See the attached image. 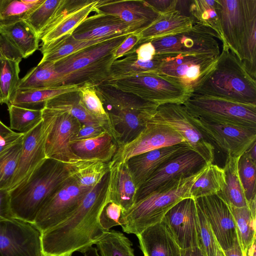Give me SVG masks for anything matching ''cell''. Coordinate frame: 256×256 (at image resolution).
Here are the masks:
<instances>
[{
  "label": "cell",
  "instance_id": "6da1fadb",
  "mask_svg": "<svg viewBox=\"0 0 256 256\" xmlns=\"http://www.w3.org/2000/svg\"><path fill=\"white\" fill-rule=\"evenodd\" d=\"M109 172L83 198L76 208L63 220L42 232L44 256H72L92 246L105 232L98 217L110 202Z\"/></svg>",
  "mask_w": 256,
  "mask_h": 256
},
{
  "label": "cell",
  "instance_id": "7a4b0ae2",
  "mask_svg": "<svg viewBox=\"0 0 256 256\" xmlns=\"http://www.w3.org/2000/svg\"><path fill=\"white\" fill-rule=\"evenodd\" d=\"M71 178L66 164L46 158L26 181L9 190L14 218L33 224L46 201Z\"/></svg>",
  "mask_w": 256,
  "mask_h": 256
},
{
  "label": "cell",
  "instance_id": "3957f363",
  "mask_svg": "<svg viewBox=\"0 0 256 256\" xmlns=\"http://www.w3.org/2000/svg\"><path fill=\"white\" fill-rule=\"evenodd\" d=\"M128 34L118 36L55 62L60 76L58 87L96 86L108 81L116 60L114 52Z\"/></svg>",
  "mask_w": 256,
  "mask_h": 256
},
{
  "label": "cell",
  "instance_id": "277c9868",
  "mask_svg": "<svg viewBox=\"0 0 256 256\" xmlns=\"http://www.w3.org/2000/svg\"><path fill=\"white\" fill-rule=\"evenodd\" d=\"M222 34L230 50L256 78V0H218Z\"/></svg>",
  "mask_w": 256,
  "mask_h": 256
},
{
  "label": "cell",
  "instance_id": "5b68a950",
  "mask_svg": "<svg viewBox=\"0 0 256 256\" xmlns=\"http://www.w3.org/2000/svg\"><path fill=\"white\" fill-rule=\"evenodd\" d=\"M207 164L194 174L167 183L136 201L120 218L124 232L136 235L160 222L166 214L181 200L191 198L190 190Z\"/></svg>",
  "mask_w": 256,
  "mask_h": 256
},
{
  "label": "cell",
  "instance_id": "8992f818",
  "mask_svg": "<svg viewBox=\"0 0 256 256\" xmlns=\"http://www.w3.org/2000/svg\"><path fill=\"white\" fill-rule=\"evenodd\" d=\"M95 88L119 136L118 146L134 138L158 107L154 103L104 83L96 86Z\"/></svg>",
  "mask_w": 256,
  "mask_h": 256
},
{
  "label": "cell",
  "instance_id": "52a82bcc",
  "mask_svg": "<svg viewBox=\"0 0 256 256\" xmlns=\"http://www.w3.org/2000/svg\"><path fill=\"white\" fill-rule=\"evenodd\" d=\"M194 94L256 105V80L229 48L222 46L215 68Z\"/></svg>",
  "mask_w": 256,
  "mask_h": 256
},
{
  "label": "cell",
  "instance_id": "ba28073f",
  "mask_svg": "<svg viewBox=\"0 0 256 256\" xmlns=\"http://www.w3.org/2000/svg\"><path fill=\"white\" fill-rule=\"evenodd\" d=\"M160 55L162 62L158 74L180 86L190 96L199 90L213 72L218 57L180 54Z\"/></svg>",
  "mask_w": 256,
  "mask_h": 256
},
{
  "label": "cell",
  "instance_id": "9c48e42d",
  "mask_svg": "<svg viewBox=\"0 0 256 256\" xmlns=\"http://www.w3.org/2000/svg\"><path fill=\"white\" fill-rule=\"evenodd\" d=\"M42 112L46 158L65 164L82 160L70 147V142L82 126L81 123L67 112L44 108Z\"/></svg>",
  "mask_w": 256,
  "mask_h": 256
},
{
  "label": "cell",
  "instance_id": "30bf717a",
  "mask_svg": "<svg viewBox=\"0 0 256 256\" xmlns=\"http://www.w3.org/2000/svg\"><path fill=\"white\" fill-rule=\"evenodd\" d=\"M183 104L192 115L208 121L256 128V105L197 94Z\"/></svg>",
  "mask_w": 256,
  "mask_h": 256
},
{
  "label": "cell",
  "instance_id": "8fae6325",
  "mask_svg": "<svg viewBox=\"0 0 256 256\" xmlns=\"http://www.w3.org/2000/svg\"><path fill=\"white\" fill-rule=\"evenodd\" d=\"M158 106L183 104L190 96L178 84L156 74H144L103 82Z\"/></svg>",
  "mask_w": 256,
  "mask_h": 256
},
{
  "label": "cell",
  "instance_id": "7c38bea8",
  "mask_svg": "<svg viewBox=\"0 0 256 256\" xmlns=\"http://www.w3.org/2000/svg\"><path fill=\"white\" fill-rule=\"evenodd\" d=\"M216 34L211 28L194 23L182 32L154 39L150 42L156 54L207 55L218 57L220 46Z\"/></svg>",
  "mask_w": 256,
  "mask_h": 256
},
{
  "label": "cell",
  "instance_id": "4fadbf2b",
  "mask_svg": "<svg viewBox=\"0 0 256 256\" xmlns=\"http://www.w3.org/2000/svg\"><path fill=\"white\" fill-rule=\"evenodd\" d=\"M148 120L170 126L208 164H213L214 146L194 124L190 113L183 104L169 103L160 105Z\"/></svg>",
  "mask_w": 256,
  "mask_h": 256
},
{
  "label": "cell",
  "instance_id": "5bb4252c",
  "mask_svg": "<svg viewBox=\"0 0 256 256\" xmlns=\"http://www.w3.org/2000/svg\"><path fill=\"white\" fill-rule=\"evenodd\" d=\"M190 116L199 130L226 155L239 158L256 142V128L212 122L192 114Z\"/></svg>",
  "mask_w": 256,
  "mask_h": 256
},
{
  "label": "cell",
  "instance_id": "9a60e30c",
  "mask_svg": "<svg viewBox=\"0 0 256 256\" xmlns=\"http://www.w3.org/2000/svg\"><path fill=\"white\" fill-rule=\"evenodd\" d=\"M186 144L184 138L170 126L148 120L144 130L132 140L118 146L110 167L118 162L150 150L170 146Z\"/></svg>",
  "mask_w": 256,
  "mask_h": 256
},
{
  "label": "cell",
  "instance_id": "2e32d148",
  "mask_svg": "<svg viewBox=\"0 0 256 256\" xmlns=\"http://www.w3.org/2000/svg\"><path fill=\"white\" fill-rule=\"evenodd\" d=\"M90 190L80 186L71 178L46 201L32 224L41 233L55 226L76 208Z\"/></svg>",
  "mask_w": 256,
  "mask_h": 256
},
{
  "label": "cell",
  "instance_id": "e0dca14e",
  "mask_svg": "<svg viewBox=\"0 0 256 256\" xmlns=\"http://www.w3.org/2000/svg\"><path fill=\"white\" fill-rule=\"evenodd\" d=\"M41 232L15 218L0 222V256H44Z\"/></svg>",
  "mask_w": 256,
  "mask_h": 256
},
{
  "label": "cell",
  "instance_id": "ac0fdd59",
  "mask_svg": "<svg viewBox=\"0 0 256 256\" xmlns=\"http://www.w3.org/2000/svg\"><path fill=\"white\" fill-rule=\"evenodd\" d=\"M99 0H60L51 18L39 36L41 44H46L75 29L92 12H96Z\"/></svg>",
  "mask_w": 256,
  "mask_h": 256
},
{
  "label": "cell",
  "instance_id": "d6986e66",
  "mask_svg": "<svg viewBox=\"0 0 256 256\" xmlns=\"http://www.w3.org/2000/svg\"><path fill=\"white\" fill-rule=\"evenodd\" d=\"M181 250L198 247V210L196 200L184 198L173 206L162 221Z\"/></svg>",
  "mask_w": 256,
  "mask_h": 256
},
{
  "label": "cell",
  "instance_id": "ffe728a7",
  "mask_svg": "<svg viewBox=\"0 0 256 256\" xmlns=\"http://www.w3.org/2000/svg\"><path fill=\"white\" fill-rule=\"evenodd\" d=\"M206 164L204 160L192 149L178 154L162 166L140 187L136 202L167 183L194 174Z\"/></svg>",
  "mask_w": 256,
  "mask_h": 256
},
{
  "label": "cell",
  "instance_id": "44dd1931",
  "mask_svg": "<svg viewBox=\"0 0 256 256\" xmlns=\"http://www.w3.org/2000/svg\"><path fill=\"white\" fill-rule=\"evenodd\" d=\"M222 250L231 248L237 238L235 222L228 206L216 194L195 199Z\"/></svg>",
  "mask_w": 256,
  "mask_h": 256
},
{
  "label": "cell",
  "instance_id": "7402d4cb",
  "mask_svg": "<svg viewBox=\"0 0 256 256\" xmlns=\"http://www.w3.org/2000/svg\"><path fill=\"white\" fill-rule=\"evenodd\" d=\"M95 12L116 16L136 34L148 27L160 15L144 0H99Z\"/></svg>",
  "mask_w": 256,
  "mask_h": 256
},
{
  "label": "cell",
  "instance_id": "603a6c76",
  "mask_svg": "<svg viewBox=\"0 0 256 256\" xmlns=\"http://www.w3.org/2000/svg\"><path fill=\"white\" fill-rule=\"evenodd\" d=\"M46 158L42 120L32 130L24 134L21 151L8 190L26 181Z\"/></svg>",
  "mask_w": 256,
  "mask_h": 256
},
{
  "label": "cell",
  "instance_id": "cb8c5ba5",
  "mask_svg": "<svg viewBox=\"0 0 256 256\" xmlns=\"http://www.w3.org/2000/svg\"><path fill=\"white\" fill-rule=\"evenodd\" d=\"M192 149L187 144L164 147L130 158L126 162L136 187H140L162 166L178 154Z\"/></svg>",
  "mask_w": 256,
  "mask_h": 256
},
{
  "label": "cell",
  "instance_id": "d4e9b609",
  "mask_svg": "<svg viewBox=\"0 0 256 256\" xmlns=\"http://www.w3.org/2000/svg\"><path fill=\"white\" fill-rule=\"evenodd\" d=\"M134 33L130 28L116 16L96 12L86 18L73 32L77 40H92Z\"/></svg>",
  "mask_w": 256,
  "mask_h": 256
},
{
  "label": "cell",
  "instance_id": "484cf974",
  "mask_svg": "<svg viewBox=\"0 0 256 256\" xmlns=\"http://www.w3.org/2000/svg\"><path fill=\"white\" fill-rule=\"evenodd\" d=\"M108 192L110 202L120 205L122 212L136 202L138 188L127 162H118L110 166Z\"/></svg>",
  "mask_w": 256,
  "mask_h": 256
},
{
  "label": "cell",
  "instance_id": "4316f807",
  "mask_svg": "<svg viewBox=\"0 0 256 256\" xmlns=\"http://www.w3.org/2000/svg\"><path fill=\"white\" fill-rule=\"evenodd\" d=\"M144 256H182V250L162 222L136 235Z\"/></svg>",
  "mask_w": 256,
  "mask_h": 256
},
{
  "label": "cell",
  "instance_id": "83f0119b",
  "mask_svg": "<svg viewBox=\"0 0 256 256\" xmlns=\"http://www.w3.org/2000/svg\"><path fill=\"white\" fill-rule=\"evenodd\" d=\"M194 24L192 17L183 14L178 10L161 14L150 25L137 34L140 40L136 46L154 39L186 30Z\"/></svg>",
  "mask_w": 256,
  "mask_h": 256
},
{
  "label": "cell",
  "instance_id": "f1b7e54d",
  "mask_svg": "<svg viewBox=\"0 0 256 256\" xmlns=\"http://www.w3.org/2000/svg\"><path fill=\"white\" fill-rule=\"evenodd\" d=\"M72 152L82 160H97L110 162L116 154L118 144L114 138L105 132L92 139L72 141Z\"/></svg>",
  "mask_w": 256,
  "mask_h": 256
},
{
  "label": "cell",
  "instance_id": "f546056e",
  "mask_svg": "<svg viewBox=\"0 0 256 256\" xmlns=\"http://www.w3.org/2000/svg\"><path fill=\"white\" fill-rule=\"evenodd\" d=\"M162 62V56L159 54H156L151 60L140 61L136 58L134 48L124 56L123 58L115 60L113 62L110 68L108 80L130 78L144 74H158Z\"/></svg>",
  "mask_w": 256,
  "mask_h": 256
},
{
  "label": "cell",
  "instance_id": "4dcf8cb0",
  "mask_svg": "<svg viewBox=\"0 0 256 256\" xmlns=\"http://www.w3.org/2000/svg\"><path fill=\"white\" fill-rule=\"evenodd\" d=\"M80 88V86H75L53 88H16L8 104L29 110H42L48 100L64 93L79 90Z\"/></svg>",
  "mask_w": 256,
  "mask_h": 256
},
{
  "label": "cell",
  "instance_id": "1f68e13d",
  "mask_svg": "<svg viewBox=\"0 0 256 256\" xmlns=\"http://www.w3.org/2000/svg\"><path fill=\"white\" fill-rule=\"evenodd\" d=\"M0 32L23 58H28L39 48L40 39L38 34L24 20L0 26Z\"/></svg>",
  "mask_w": 256,
  "mask_h": 256
},
{
  "label": "cell",
  "instance_id": "d6a6232c",
  "mask_svg": "<svg viewBox=\"0 0 256 256\" xmlns=\"http://www.w3.org/2000/svg\"><path fill=\"white\" fill-rule=\"evenodd\" d=\"M116 36H118L82 40L74 39L72 34L65 36L52 42L41 44L39 49L42 54V58L40 62H56L89 46Z\"/></svg>",
  "mask_w": 256,
  "mask_h": 256
},
{
  "label": "cell",
  "instance_id": "836d02e7",
  "mask_svg": "<svg viewBox=\"0 0 256 256\" xmlns=\"http://www.w3.org/2000/svg\"><path fill=\"white\" fill-rule=\"evenodd\" d=\"M239 158L226 155L223 168L224 184L222 189L216 194L228 206L238 208L248 206L238 174Z\"/></svg>",
  "mask_w": 256,
  "mask_h": 256
},
{
  "label": "cell",
  "instance_id": "e575fe53",
  "mask_svg": "<svg viewBox=\"0 0 256 256\" xmlns=\"http://www.w3.org/2000/svg\"><path fill=\"white\" fill-rule=\"evenodd\" d=\"M44 108L67 112L76 118L82 126L98 124L102 126L83 104L79 90L64 93L56 96L48 100Z\"/></svg>",
  "mask_w": 256,
  "mask_h": 256
},
{
  "label": "cell",
  "instance_id": "d590c367",
  "mask_svg": "<svg viewBox=\"0 0 256 256\" xmlns=\"http://www.w3.org/2000/svg\"><path fill=\"white\" fill-rule=\"evenodd\" d=\"M72 178L80 186L92 189L99 184L110 170V162L80 160L66 164Z\"/></svg>",
  "mask_w": 256,
  "mask_h": 256
},
{
  "label": "cell",
  "instance_id": "8d00e7d4",
  "mask_svg": "<svg viewBox=\"0 0 256 256\" xmlns=\"http://www.w3.org/2000/svg\"><path fill=\"white\" fill-rule=\"evenodd\" d=\"M188 11L194 23L212 30L222 42V46H228L222 30L218 0H191Z\"/></svg>",
  "mask_w": 256,
  "mask_h": 256
},
{
  "label": "cell",
  "instance_id": "74e56055",
  "mask_svg": "<svg viewBox=\"0 0 256 256\" xmlns=\"http://www.w3.org/2000/svg\"><path fill=\"white\" fill-rule=\"evenodd\" d=\"M60 74L54 62H39L22 78L20 79L16 88H60Z\"/></svg>",
  "mask_w": 256,
  "mask_h": 256
},
{
  "label": "cell",
  "instance_id": "f35d334b",
  "mask_svg": "<svg viewBox=\"0 0 256 256\" xmlns=\"http://www.w3.org/2000/svg\"><path fill=\"white\" fill-rule=\"evenodd\" d=\"M225 182L223 168L216 164H207L202 175L194 182L190 190V197L198 198L216 194L223 188Z\"/></svg>",
  "mask_w": 256,
  "mask_h": 256
},
{
  "label": "cell",
  "instance_id": "ab89813d",
  "mask_svg": "<svg viewBox=\"0 0 256 256\" xmlns=\"http://www.w3.org/2000/svg\"><path fill=\"white\" fill-rule=\"evenodd\" d=\"M94 244L100 256H135L132 242L118 230L105 232Z\"/></svg>",
  "mask_w": 256,
  "mask_h": 256
},
{
  "label": "cell",
  "instance_id": "60d3db41",
  "mask_svg": "<svg viewBox=\"0 0 256 256\" xmlns=\"http://www.w3.org/2000/svg\"><path fill=\"white\" fill-rule=\"evenodd\" d=\"M79 92L82 102L86 109L100 122L104 130L114 138L118 144L119 136L116 132L110 118L104 108L96 93L95 86L84 85L80 87Z\"/></svg>",
  "mask_w": 256,
  "mask_h": 256
},
{
  "label": "cell",
  "instance_id": "b9f144b4",
  "mask_svg": "<svg viewBox=\"0 0 256 256\" xmlns=\"http://www.w3.org/2000/svg\"><path fill=\"white\" fill-rule=\"evenodd\" d=\"M235 222L238 238L244 252L247 253L256 240V220L248 206H228Z\"/></svg>",
  "mask_w": 256,
  "mask_h": 256
},
{
  "label": "cell",
  "instance_id": "7bdbcfd3",
  "mask_svg": "<svg viewBox=\"0 0 256 256\" xmlns=\"http://www.w3.org/2000/svg\"><path fill=\"white\" fill-rule=\"evenodd\" d=\"M44 0H0V26L24 20Z\"/></svg>",
  "mask_w": 256,
  "mask_h": 256
},
{
  "label": "cell",
  "instance_id": "ee69618b",
  "mask_svg": "<svg viewBox=\"0 0 256 256\" xmlns=\"http://www.w3.org/2000/svg\"><path fill=\"white\" fill-rule=\"evenodd\" d=\"M23 136L0 154V190H9L11 186L22 147Z\"/></svg>",
  "mask_w": 256,
  "mask_h": 256
},
{
  "label": "cell",
  "instance_id": "f6af8a7d",
  "mask_svg": "<svg viewBox=\"0 0 256 256\" xmlns=\"http://www.w3.org/2000/svg\"><path fill=\"white\" fill-rule=\"evenodd\" d=\"M10 126L12 130L28 132L42 120V110H32L8 104ZM14 131V130H13Z\"/></svg>",
  "mask_w": 256,
  "mask_h": 256
},
{
  "label": "cell",
  "instance_id": "bcb514c9",
  "mask_svg": "<svg viewBox=\"0 0 256 256\" xmlns=\"http://www.w3.org/2000/svg\"><path fill=\"white\" fill-rule=\"evenodd\" d=\"M238 170L239 178L248 203L256 198V161L246 151L238 158Z\"/></svg>",
  "mask_w": 256,
  "mask_h": 256
},
{
  "label": "cell",
  "instance_id": "7dc6e473",
  "mask_svg": "<svg viewBox=\"0 0 256 256\" xmlns=\"http://www.w3.org/2000/svg\"><path fill=\"white\" fill-rule=\"evenodd\" d=\"M20 62L8 59L0 60V92L8 104L19 82Z\"/></svg>",
  "mask_w": 256,
  "mask_h": 256
},
{
  "label": "cell",
  "instance_id": "c3c4849f",
  "mask_svg": "<svg viewBox=\"0 0 256 256\" xmlns=\"http://www.w3.org/2000/svg\"><path fill=\"white\" fill-rule=\"evenodd\" d=\"M198 248L204 256H216L218 244L209 224L197 204Z\"/></svg>",
  "mask_w": 256,
  "mask_h": 256
},
{
  "label": "cell",
  "instance_id": "681fc988",
  "mask_svg": "<svg viewBox=\"0 0 256 256\" xmlns=\"http://www.w3.org/2000/svg\"><path fill=\"white\" fill-rule=\"evenodd\" d=\"M60 2V0H44L24 20L38 36L51 18Z\"/></svg>",
  "mask_w": 256,
  "mask_h": 256
},
{
  "label": "cell",
  "instance_id": "f907efd6",
  "mask_svg": "<svg viewBox=\"0 0 256 256\" xmlns=\"http://www.w3.org/2000/svg\"><path fill=\"white\" fill-rule=\"evenodd\" d=\"M122 212V208L120 205L112 202L108 203L98 217L101 228L104 231H108L114 226H120V218Z\"/></svg>",
  "mask_w": 256,
  "mask_h": 256
},
{
  "label": "cell",
  "instance_id": "816d5d0a",
  "mask_svg": "<svg viewBox=\"0 0 256 256\" xmlns=\"http://www.w3.org/2000/svg\"><path fill=\"white\" fill-rule=\"evenodd\" d=\"M5 58L20 62L23 58L20 53L0 32V60Z\"/></svg>",
  "mask_w": 256,
  "mask_h": 256
},
{
  "label": "cell",
  "instance_id": "f5cc1de1",
  "mask_svg": "<svg viewBox=\"0 0 256 256\" xmlns=\"http://www.w3.org/2000/svg\"><path fill=\"white\" fill-rule=\"evenodd\" d=\"M140 40V37L137 34L131 33L126 36L121 44L114 52L115 60L124 56L128 52L136 47Z\"/></svg>",
  "mask_w": 256,
  "mask_h": 256
},
{
  "label": "cell",
  "instance_id": "db71d44e",
  "mask_svg": "<svg viewBox=\"0 0 256 256\" xmlns=\"http://www.w3.org/2000/svg\"><path fill=\"white\" fill-rule=\"evenodd\" d=\"M106 132L100 125L82 126L72 141L82 140L95 138Z\"/></svg>",
  "mask_w": 256,
  "mask_h": 256
},
{
  "label": "cell",
  "instance_id": "11a10c76",
  "mask_svg": "<svg viewBox=\"0 0 256 256\" xmlns=\"http://www.w3.org/2000/svg\"><path fill=\"white\" fill-rule=\"evenodd\" d=\"M10 207V196L8 190H0V222L14 218Z\"/></svg>",
  "mask_w": 256,
  "mask_h": 256
},
{
  "label": "cell",
  "instance_id": "9f6ffc18",
  "mask_svg": "<svg viewBox=\"0 0 256 256\" xmlns=\"http://www.w3.org/2000/svg\"><path fill=\"white\" fill-rule=\"evenodd\" d=\"M138 60L148 62L152 60L156 54V50L150 42H147L138 45L134 48Z\"/></svg>",
  "mask_w": 256,
  "mask_h": 256
},
{
  "label": "cell",
  "instance_id": "6f0895ef",
  "mask_svg": "<svg viewBox=\"0 0 256 256\" xmlns=\"http://www.w3.org/2000/svg\"><path fill=\"white\" fill-rule=\"evenodd\" d=\"M146 1L160 14L176 10L178 2V0H150Z\"/></svg>",
  "mask_w": 256,
  "mask_h": 256
},
{
  "label": "cell",
  "instance_id": "680465c9",
  "mask_svg": "<svg viewBox=\"0 0 256 256\" xmlns=\"http://www.w3.org/2000/svg\"><path fill=\"white\" fill-rule=\"evenodd\" d=\"M24 134L13 132L12 133L0 136V154L6 148L13 144Z\"/></svg>",
  "mask_w": 256,
  "mask_h": 256
},
{
  "label": "cell",
  "instance_id": "91938a15",
  "mask_svg": "<svg viewBox=\"0 0 256 256\" xmlns=\"http://www.w3.org/2000/svg\"><path fill=\"white\" fill-rule=\"evenodd\" d=\"M222 252L225 256H246L247 254L242 250L238 238L231 248Z\"/></svg>",
  "mask_w": 256,
  "mask_h": 256
},
{
  "label": "cell",
  "instance_id": "94428289",
  "mask_svg": "<svg viewBox=\"0 0 256 256\" xmlns=\"http://www.w3.org/2000/svg\"><path fill=\"white\" fill-rule=\"evenodd\" d=\"M182 256H204L198 247L182 250Z\"/></svg>",
  "mask_w": 256,
  "mask_h": 256
},
{
  "label": "cell",
  "instance_id": "6125c7cd",
  "mask_svg": "<svg viewBox=\"0 0 256 256\" xmlns=\"http://www.w3.org/2000/svg\"><path fill=\"white\" fill-rule=\"evenodd\" d=\"M13 130L0 120V136L12 132Z\"/></svg>",
  "mask_w": 256,
  "mask_h": 256
},
{
  "label": "cell",
  "instance_id": "be15d7a7",
  "mask_svg": "<svg viewBox=\"0 0 256 256\" xmlns=\"http://www.w3.org/2000/svg\"><path fill=\"white\" fill-rule=\"evenodd\" d=\"M256 142H254L250 148L246 150L251 158L256 161Z\"/></svg>",
  "mask_w": 256,
  "mask_h": 256
},
{
  "label": "cell",
  "instance_id": "e7e4bbea",
  "mask_svg": "<svg viewBox=\"0 0 256 256\" xmlns=\"http://www.w3.org/2000/svg\"><path fill=\"white\" fill-rule=\"evenodd\" d=\"M216 256H225L222 250L219 246L217 249Z\"/></svg>",
  "mask_w": 256,
  "mask_h": 256
},
{
  "label": "cell",
  "instance_id": "03108f58",
  "mask_svg": "<svg viewBox=\"0 0 256 256\" xmlns=\"http://www.w3.org/2000/svg\"><path fill=\"white\" fill-rule=\"evenodd\" d=\"M3 103H4V102H3L2 96V95H1V94L0 92V104H3Z\"/></svg>",
  "mask_w": 256,
  "mask_h": 256
}]
</instances>
